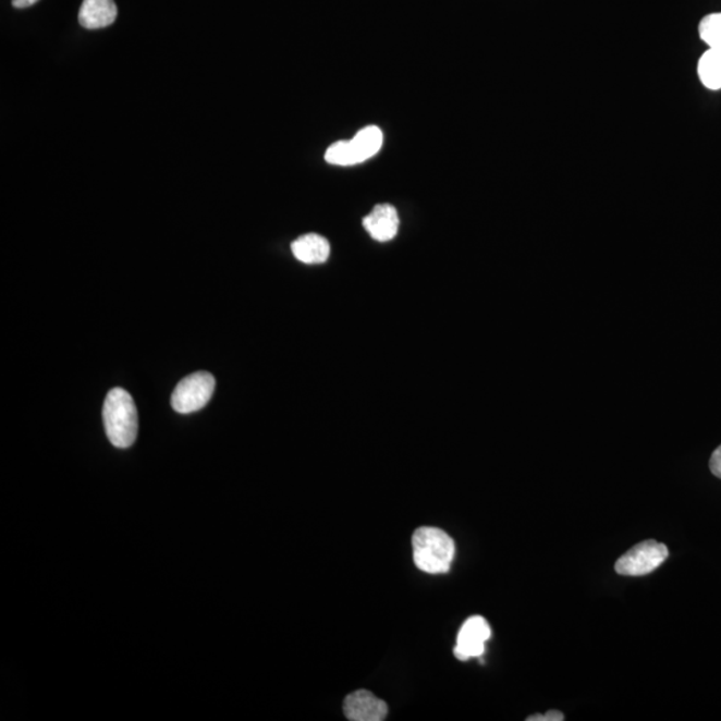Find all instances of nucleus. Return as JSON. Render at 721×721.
Instances as JSON below:
<instances>
[{"instance_id":"f257e3e1","label":"nucleus","mask_w":721,"mask_h":721,"mask_svg":"<svg viewBox=\"0 0 721 721\" xmlns=\"http://www.w3.org/2000/svg\"><path fill=\"white\" fill-rule=\"evenodd\" d=\"M413 560L419 571L429 575H444L451 570L456 543L444 530L418 528L412 537Z\"/></svg>"},{"instance_id":"f03ea898","label":"nucleus","mask_w":721,"mask_h":721,"mask_svg":"<svg viewBox=\"0 0 721 721\" xmlns=\"http://www.w3.org/2000/svg\"><path fill=\"white\" fill-rule=\"evenodd\" d=\"M103 421L106 435L112 445L126 449L137 440V406L126 390L121 388L110 390L105 400Z\"/></svg>"},{"instance_id":"7ed1b4c3","label":"nucleus","mask_w":721,"mask_h":721,"mask_svg":"<svg viewBox=\"0 0 721 721\" xmlns=\"http://www.w3.org/2000/svg\"><path fill=\"white\" fill-rule=\"evenodd\" d=\"M383 135L377 126H368L354 135L351 140L335 142L325 152V161L337 167H353L375 157L382 147Z\"/></svg>"},{"instance_id":"20e7f679","label":"nucleus","mask_w":721,"mask_h":721,"mask_svg":"<svg viewBox=\"0 0 721 721\" xmlns=\"http://www.w3.org/2000/svg\"><path fill=\"white\" fill-rule=\"evenodd\" d=\"M215 389V377L208 371H195L176 386L171 395V405L181 415L200 411L208 405Z\"/></svg>"},{"instance_id":"39448f33","label":"nucleus","mask_w":721,"mask_h":721,"mask_svg":"<svg viewBox=\"0 0 721 721\" xmlns=\"http://www.w3.org/2000/svg\"><path fill=\"white\" fill-rule=\"evenodd\" d=\"M664 543L647 540L637 543L616 561L614 570L622 576L640 577L649 575L664 563L668 558Z\"/></svg>"},{"instance_id":"423d86ee","label":"nucleus","mask_w":721,"mask_h":721,"mask_svg":"<svg viewBox=\"0 0 721 721\" xmlns=\"http://www.w3.org/2000/svg\"><path fill=\"white\" fill-rule=\"evenodd\" d=\"M492 636V631L486 619L473 616L461 626L454 656L461 661L480 658L486 651V644Z\"/></svg>"},{"instance_id":"0eeeda50","label":"nucleus","mask_w":721,"mask_h":721,"mask_svg":"<svg viewBox=\"0 0 721 721\" xmlns=\"http://www.w3.org/2000/svg\"><path fill=\"white\" fill-rule=\"evenodd\" d=\"M388 705L386 701L369 691L359 689L345 697L344 713L351 721H382L388 717Z\"/></svg>"},{"instance_id":"6e6552de","label":"nucleus","mask_w":721,"mask_h":721,"mask_svg":"<svg viewBox=\"0 0 721 721\" xmlns=\"http://www.w3.org/2000/svg\"><path fill=\"white\" fill-rule=\"evenodd\" d=\"M366 232L378 242L392 241L399 233V212L392 205H377L363 221Z\"/></svg>"},{"instance_id":"1a4fd4ad","label":"nucleus","mask_w":721,"mask_h":721,"mask_svg":"<svg viewBox=\"0 0 721 721\" xmlns=\"http://www.w3.org/2000/svg\"><path fill=\"white\" fill-rule=\"evenodd\" d=\"M118 9L114 0H84L78 20L87 29L105 28L115 22Z\"/></svg>"},{"instance_id":"9d476101","label":"nucleus","mask_w":721,"mask_h":721,"mask_svg":"<svg viewBox=\"0 0 721 721\" xmlns=\"http://www.w3.org/2000/svg\"><path fill=\"white\" fill-rule=\"evenodd\" d=\"M294 257L306 265H318L328 261L330 244L322 235L310 233L300 236L292 244Z\"/></svg>"},{"instance_id":"9b49d317","label":"nucleus","mask_w":721,"mask_h":721,"mask_svg":"<svg viewBox=\"0 0 721 721\" xmlns=\"http://www.w3.org/2000/svg\"><path fill=\"white\" fill-rule=\"evenodd\" d=\"M697 74L701 84L709 90H720L721 88V51L709 49L701 56L697 64Z\"/></svg>"},{"instance_id":"f8f14e48","label":"nucleus","mask_w":721,"mask_h":721,"mask_svg":"<svg viewBox=\"0 0 721 721\" xmlns=\"http://www.w3.org/2000/svg\"><path fill=\"white\" fill-rule=\"evenodd\" d=\"M699 34L702 42L707 44L709 49L721 51V13L702 17Z\"/></svg>"},{"instance_id":"ddd939ff","label":"nucleus","mask_w":721,"mask_h":721,"mask_svg":"<svg viewBox=\"0 0 721 721\" xmlns=\"http://www.w3.org/2000/svg\"><path fill=\"white\" fill-rule=\"evenodd\" d=\"M709 469H711L713 476L721 478V445L712 453L711 460H709Z\"/></svg>"},{"instance_id":"4468645a","label":"nucleus","mask_w":721,"mask_h":721,"mask_svg":"<svg viewBox=\"0 0 721 721\" xmlns=\"http://www.w3.org/2000/svg\"><path fill=\"white\" fill-rule=\"evenodd\" d=\"M565 719L564 713L559 711H548L546 714H531L528 718V721H563Z\"/></svg>"},{"instance_id":"2eb2a0df","label":"nucleus","mask_w":721,"mask_h":721,"mask_svg":"<svg viewBox=\"0 0 721 721\" xmlns=\"http://www.w3.org/2000/svg\"><path fill=\"white\" fill-rule=\"evenodd\" d=\"M38 2L39 0H13V5L15 9H27Z\"/></svg>"}]
</instances>
